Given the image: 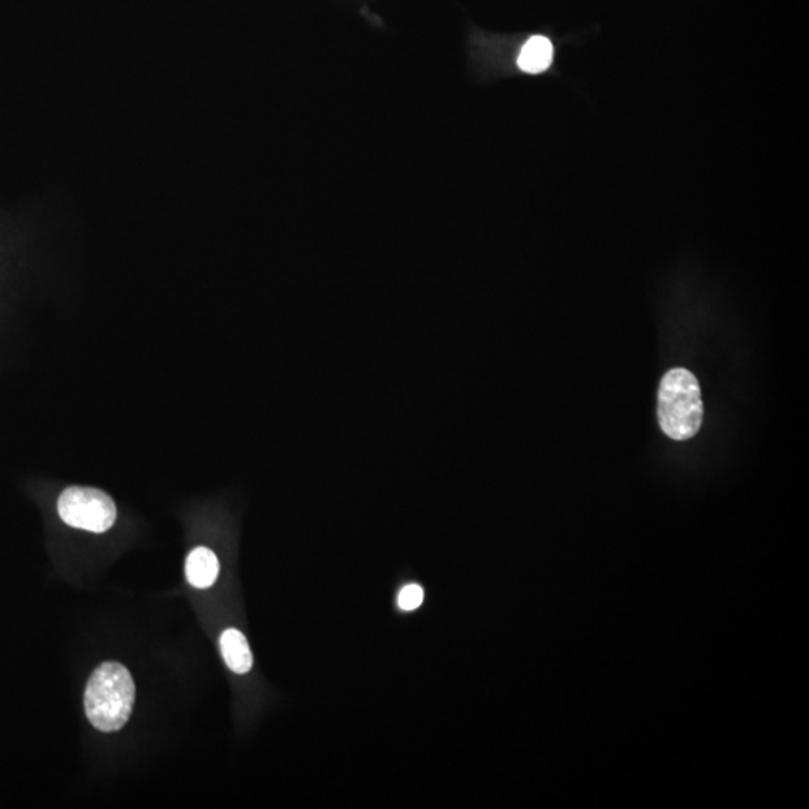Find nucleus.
I'll return each instance as SVG.
<instances>
[{
    "label": "nucleus",
    "instance_id": "1",
    "mask_svg": "<svg viewBox=\"0 0 809 809\" xmlns=\"http://www.w3.org/2000/svg\"><path fill=\"white\" fill-rule=\"evenodd\" d=\"M136 683L120 662H102L90 677L84 692V711L94 729L119 731L131 717Z\"/></svg>",
    "mask_w": 809,
    "mask_h": 809
},
{
    "label": "nucleus",
    "instance_id": "2",
    "mask_svg": "<svg viewBox=\"0 0 809 809\" xmlns=\"http://www.w3.org/2000/svg\"><path fill=\"white\" fill-rule=\"evenodd\" d=\"M703 421V402L699 381L690 370L671 369L658 389V423L675 441L696 437Z\"/></svg>",
    "mask_w": 809,
    "mask_h": 809
},
{
    "label": "nucleus",
    "instance_id": "4",
    "mask_svg": "<svg viewBox=\"0 0 809 809\" xmlns=\"http://www.w3.org/2000/svg\"><path fill=\"white\" fill-rule=\"evenodd\" d=\"M184 571H187L188 582L193 588H210L217 582L219 576L218 557L208 548L193 549L187 558Z\"/></svg>",
    "mask_w": 809,
    "mask_h": 809
},
{
    "label": "nucleus",
    "instance_id": "7",
    "mask_svg": "<svg viewBox=\"0 0 809 809\" xmlns=\"http://www.w3.org/2000/svg\"><path fill=\"white\" fill-rule=\"evenodd\" d=\"M423 600L425 592L423 589L419 587V585H410V587H404L402 591H400L398 598L400 609L407 610V612L416 610L417 607L421 606V602H423Z\"/></svg>",
    "mask_w": 809,
    "mask_h": 809
},
{
    "label": "nucleus",
    "instance_id": "3",
    "mask_svg": "<svg viewBox=\"0 0 809 809\" xmlns=\"http://www.w3.org/2000/svg\"><path fill=\"white\" fill-rule=\"evenodd\" d=\"M58 511L64 523L94 533L109 531L118 519V509L110 495L79 486L63 490Z\"/></svg>",
    "mask_w": 809,
    "mask_h": 809
},
{
    "label": "nucleus",
    "instance_id": "5",
    "mask_svg": "<svg viewBox=\"0 0 809 809\" xmlns=\"http://www.w3.org/2000/svg\"><path fill=\"white\" fill-rule=\"evenodd\" d=\"M221 652L226 665L238 675L252 669L253 657L247 637L236 628H228L221 636Z\"/></svg>",
    "mask_w": 809,
    "mask_h": 809
},
{
    "label": "nucleus",
    "instance_id": "6",
    "mask_svg": "<svg viewBox=\"0 0 809 809\" xmlns=\"http://www.w3.org/2000/svg\"><path fill=\"white\" fill-rule=\"evenodd\" d=\"M553 60V46L549 38L532 37L520 51L518 64L528 74H540L548 70Z\"/></svg>",
    "mask_w": 809,
    "mask_h": 809
}]
</instances>
